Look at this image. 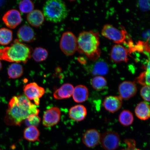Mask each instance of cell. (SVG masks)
<instances>
[{
  "label": "cell",
  "mask_w": 150,
  "mask_h": 150,
  "mask_svg": "<svg viewBox=\"0 0 150 150\" xmlns=\"http://www.w3.org/2000/svg\"><path fill=\"white\" fill-rule=\"evenodd\" d=\"M39 110L24 95L14 96L9 101L5 122L8 125L20 126L22 122L34 114L38 115Z\"/></svg>",
  "instance_id": "6da1fadb"
},
{
  "label": "cell",
  "mask_w": 150,
  "mask_h": 150,
  "mask_svg": "<svg viewBox=\"0 0 150 150\" xmlns=\"http://www.w3.org/2000/svg\"><path fill=\"white\" fill-rule=\"evenodd\" d=\"M78 51L85 54L92 60L98 59L101 54L99 48L100 41L98 33L93 31H84L77 39Z\"/></svg>",
  "instance_id": "7a4b0ae2"
},
{
  "label": "cell",
  "mask_w": 150,
  "mask_h": 150,
  "mask_svg": "<svg viewBox=\"0 0 150 150\" xmlns=\"http://www.w3.org/2000/svg\"><path fill=\"white\" fill-rule=\"evenodd\" d=\"M31 53L29 47L16 39L10 46L0 48V60L25 63L31 58Z\"/></svg>",
  "instance_id": "3957f363"
},
{
  "label": "cell",
  "mask_w": 150,
  "mask_h": 150,
  "mask_svg": "<svg viewBox=\"0 0 150 150\" xmlns=\"http://www.w3.org/2000/svg\"><path fill=\"white\" fill-rule=\"evenodd\" d=\"M44 17L54 23L63 21L69 14V10L64 2L60 0L47 1L43 8Z\"/></svg>",
  "instance_id": "277c9868"
},
{
  "label": "cell",
  "mask_w": 150,
  "mask_h": 150,
  "mask_svg": "<svg viewBox=\"0 0 150 150\" xmlns=\"http://www.w3.org/2000/svg\"><path fill=\"white\" fill-rule=\"evenodd\" d=\"M60 46L66 55H72L78 49L77 39L74 33L70 31L66 32L62 35Z\"/></svg>",
  "instance_id": "5b68a950"
},
{
  "label": "cell",
  "mask_w": 150,
  "mask_h": 150,
  "mask_svg": "<svg viewBox=\"0 0 150 150\" xmlns=\"http://www.w3.org/2000/svg\"><path fill=\"white\" fill-rule=\"evenodd\" d=\"M101 33L103 36L117 44L125 42L127 35L126 31L119 30L109 24L104 26Z\"/></svg>",
  "instance_id": "8992f818"
},
{
  "label": "cell",
  "mask_w": 150,
  "mask_h": 150,
  "mask_svg": "<svg viewBox=\"0 0 150 150\" xmlns=\"http://www.w3.org/2000/svg\"><path fill=\"white\" fill-rule=\"evenodd\" d=\"M121 139L119 135L115 131H106L101 135L100 142L106 150H115L120 145Z\"/></svg>",
  "instance_id": "52a82bcc"
},
{
  "label": "cell",
  "mask_w": 150,
  "mask_h": 150,
  "mask_svg": "<svg viewBox=\"0 0 150 150\" xmlns=\"http://www.w3.org/2000/svg\"><path fill=\"white\" fill-rule=\"evenodd\" d=\"M25 96L29 100H33L35 104L38 106L40 104V98L45 93L44 88L40 87L35 82L26 85L23 90Z\"/></svg>",
  "instance_id": "ba28073f"
},
{
  "label": "cell",
  "mask_w": 150,
  "mask_h": 150,
  "mask_svg": "<svg viewBox=\"0 0 150 150\" xmlns=\"http://www.w3.org/2000/svg\"><path fill=\"white\" fill-rule=\"evenodd\" d=\"M61 117V112L59 108L53 107L48 109L43 115V125L47 127L54 126L59 122Z\"/></svg>",
  "instance_id": "9c48e42d"
},
{
  "label": "cell",
  "mask_w": 150,
  "mask_h": 150,
  "mask_svg": "<svg viewBox=\"0 0 150 150\" xmlns=\"http://www.w3.org/2000/svg\"><path fill=\"white\" fill-rule=\"evenodd\" d=\"M2 20L7 27L14 29L22 22V18L19 12L16 9H11L6 13Z\"/></svg>",
  "instance_id": "30bf717a"
},
{
  "label": "cell",
  "mask_w": 150,
  "mask_h": 150,
  "mask_svg": "<svg viewBox=\"0 0 150 150\" xmlns=\"http://www.w3.org/2000/svg\"><path fill=\"white\" fill-rule=\"evenodd\" d=\"M120 96L122 99L127 100L134 96L137 89L134 82L125 81L120 84L119 87Z\"/></svg>",
  "instance_id": "8fae6325"
},
{
  "label": "cell",
  "mask_w": 150,
  "mask_h": 150,
  "mask_svg": "<svg viewBox=\"0 0 150 150\" xmlns=\"http://www.w3.org/2000/svg\"><path fill=\"white\" fill-rule=\"evenodd\" d=\"M101 135L95 129H91L84 133L82 137V142L87 147L92 148L98 145L100 142Z\"/></svg>",
  "instance_id": "7c38bea8"
},
{
  "label": "cell",
  "mask_w": 150,
  "mask_h": 150,
  "mask_svg": "<svg viewBox=\"0 0 150 150\" xmlns=\"http://www.w3.org/2000/svg\"><path fill=\"white\" fill-rule=\"evenodd\" d=\"M128 54V50L120 44H117L112 47L110 57L115 62H127L129 60Z\"/></svg>",
  "instance_id": "4fadbf2b"
},
{
  "label": "cell",
  "mask_w": 150,
  "mask_h": 150,
  "mask_svg": "<svg viewBox=\"0 0 150 150\" xmlns=\"http://www.w3.org/2000/svg\"><path fill=\"white\" fill-rule=\"evenodd\" d=\"M122 104V100L120 97L109 96L106 97L103 102L105 109L111 112H117L121 108Z\"/></svg>",
  "instance_id": "5bb4252c"
},
{
  "label": "cell",
  "mask_w": 150,
  "mask_h": 150,
  "mask_svg": "<svg viewBox=\"0 0 150 150\" xmlns=\"http://www.w3.org/2000/svg\"><path fill=\"white\" fill-rule=\"evenodd\" d=\"M87 109L83 105H77L71 108L69 112V117L76 121H81L87 115Z\"/></svg>",
  "instance_id": "9a60e30c"
},
{
  "label": "cell",
  "mask_w": 150,
  "mask_h": 150,
  "mask_svg": "<svg viewBox=\"0 0 150 150\" xmlns=\"http://www.w3.org/2000/svg\"><path fill=\"white\" fill-rule=\"evenodd\" d=\"M18 38L22 42H30L35 39V34L32 28L24 25L19 29L17 34Z\"/></svg>",
  "instance_id": "2e32d148"
},
{
  "label": "cell",
  "mask_w": 150,
  "mask_h": 150,
  "mask_svg": "<svg viewBox=\"0 0 150 150\" xmlns=\"http://www.w3.org/2000/svg\"><path fill=\"white\" fill-rule=\"evenodd\" d=\"M74 89V86L72 84L65 83L54 93V97L59 100L70 98L72 95Z\"/></svg>",
  "instance_id": "e0dca14e"
},
{
  "label": "cell",
  "mask_w": 150,
  "mask_h": 150,
  "mask_svg": "<svg viewBox=\"0 0 150 150\" xmlns=\"http://www.w3.org/2000/svg\"><path fill=\"white\" fill-rule=\"evenodd\" d=\"M27 20L31 25L38 27L42 25L44 21L45 17L42 11L36 9L28 14Z\"/></svg>",
  "instance_id": "ac0fdd59"
},
{
  "label": "cell",
  "mask_w": 150,
  "mask_h": 150,
  "mask_svg": "<svg viewBox=\"0 0 150 150\" xmlns=\"http://www.w3.org/2000/svg\"><path fill=\"white\" fill-rule=\"evenodd\" d=\"M72 96L75 102L81 103L87 100L88 97L89 91L85 86L78 85L74 88Z\"/></svg>",
  "instance_id": "d6986e66"
},
{
  "label": "cell",
  "mask_w": 150,
  "mask_h": 150,
  "mask_svg": "<svg viewBox=\"0 0 150 150\" xmlns=\"http://www.w3.org/2000/svg\"><path fill=\"white\" fill-rule=\"evenodd\" d=\"M135 113L137 117L142 120L149 119L150 114L149 105L145 102H140L136 107Z\"/></svg>",
  "instance_id": "ffe728a7"
},
{
  "label": "cell",
  "mask_w": 150,
  "mask_h": 150,
  "mask_svg": "<svg viewBox=\"0 0 150 150\" xmlns=\"http://www.w3.org/2000/svg\"><path fill=\"white\" fill-rule=\"evenodd\" d=\"M40 132L35 127H28L24 131V138L30 142H35L39 141Z\"/></svg>",
  "instance_id": "44dd1931"
},
{
  "label": "cell",
  "mask_w": 150,
  "mask_h": 150,
  "mask_svg": "<svg viewBox=\"0 0 150 150\" xmlns=\"http://www.w3.org/2000/svg\"><path fill=\"white\" fill-rule=\"evenodd\" d=\"M9 78L16 79L21 77L23 73L22 66L17 63H14L9 66L7 71Z\"/></svg>",
  "instance_id": "7402d4cb"
},
{
  "label": "cell",
  "mask_w": 150,
  "mask_h": 150,
  "mask_svg": "<svg viewBox=\"0 0 150 150\" xmlns=\"http://www.w3.org/2000/svg\"><path fill=\"white\" fill-rule=\"evenodd\" d=\"M108 66L104 61L99 60L94 65L92 72L93 74L103 76L108 74Z\"/></svg>",
  "instance_id": "603a6c76"
},
{
  "label": "cell",
  "mask_w": 150,
  "mask_h": 150,
  "mask_svg": "<svg viewBox=\"0 0 150 150\" xmlns=\"http://www.w3.org/2000/svg\"><path fill=\"white\" fill-rule=\"evenodd\" d=\"M134 120L133 114L129 110H123L120 114L119 121L123 126H129L132 124Z\"/></svg>",
  "instance_id": "cb8c5ba5"
},
{
  "label": "cell",
  "mask_w": 150,
  "mask_h": 150,
  "mask_svg": "<svg viewBox=\"0 0 150 150\" xmlns=\"http://www.w3.org/2000/svg\"><path fill=\"white\" fill-rule=\"evenodd\" d=\"M91 83L93 88L97 91H101L105 88L107 86V81L104 77L96 76L92 79Z\"/></svg>",
  "instance_id": "d4e9b609"
},
{
  "label": "cell",
  "mask_w": 150,
  "mask_h": 150,
  "mask_svg": "<svg viewBox=\"0 0 150 150\" xmlns=\"http://www.w3.org/2000/svg\"><path fill=\"white\" fill-rule=\"evenodd\" d=\"M13 39L12 32L7 28L0 29V44L6 45L10 43Z\"/></svg>",
  "instance_id": "484cf974"
},
{
  "label": "cell",
  "mask_w": 150,
  "mask_h": 150,
  "mask_svg": "<svg viewBox=\"0 0 150 150\" xmlns=\"http://www.w3.org/2000/svg\"><path fill=\"white\" fill-rule=\"evenodd\" d=\"M34 59L37 62L45 60L48 56V52L45 49L37 47L34 50L32 55Z\"/></svg>",
  "instance_id": "4316f807"
},
{
  "label": "cell",
  "mask_w": 150,
  "mask_h": 150,
  "mask_svg": "<svg viewBox=\"0 0 150 150\" xmlns=\"http://www.w3.org/2000/svg\"><path fill=\"white\" fill-rule=\"evenodd\" d=\"M33 3L32 1L29 0H24L19 4V8L21 12L24 13H30L33 9Z\"/></svg>",
  "instance_id": "83f0119b"
},
{
  "label": "cell",
  "mask_w": 150,
  "mask_h": 150,
  "mask_svg": "<svg viewBox=\"0 0 150 150\" xmlns=\"http://www.w3.org/2000/svg\"><path fill=\"white\" fill-rule=\"evenodd\" d=\"M137 81L144 86H150V68H147V70L142 72L137 78Z\"/></svg>",
  "instance_id": "f1b7e54d"
},
{
  "label": "cell",
  "mask_w": 150,
  "mask_h": 150,
  "mask_svg": "<svg viewBox=\"0 0 150 150\" xmlns=\"http://www.w3.org/2000/svg\"><path fill=\"white\" fill-rule=\"evenodd\" d=\"M41 121V119L38 115L33 114L29 116L26 119L25 123L28 127L38 126Z\"/></svg>",
  "instance_id": "f546056e"
},
{
  "label": "cell",
  "mask_w": 150,
  "mask_h": 150,
  "mask_svg": "<svg viewBox=\"0 0 150 150\" xmlns=\"http://www.w3.org/2000/svg\"><path fill=\"white\" fill-rule=\"evenodd\" d=\"M141 96L146 102L150 101V86H145L141 89L140 91Z\"/></svg>",
  "instance_id": "4dcf8cb0"
},
{
  "label": "cell",
  "mask_w": 150,
  "mask_h": 150,
  "mask_svg": "<svg viewBox=\"0 0 150 150\" xmlns=\"http://www.w3.org/2000/svg\"><path fill=\"white\" fill-rule=\"evenodd\" d=\"M127 145L126 149L122 150H141L136 148V142L134 140L128 139L125 140Z\"/></svg>",
  "instance_id": "1f68e13d"
},
{
  "label": "cell",
  "mask_w": 150,
  "mask_h": 150,
  "mask_svg": "<svg viewBox=\"0 0 150 150\" xmlns=\"http://www.w3.org/2000/svg\"><path fill=\"white\" fill-rule=\"evenodd\" d=\"M149 1H139L138 4L140 8L143 11H147L150 8Z\"/></svg>",
  "instance_id": "d6a6232c"
},
{
  "label": "cell",
  "mask_w": 150,
  "mask_h": 150,
  "mask_svg": "<svg viewBox=\"0 0 150 150\" xmlns=\"http://www.w3.org/2000/svg\"><path fill=\"white\" fill-rule=\"evenodd\" d=\"M2 67V64L1 61H0V71L1 70Z\"/></svg>",
  "instance_id": "836d02e7"
}]
</instances>
